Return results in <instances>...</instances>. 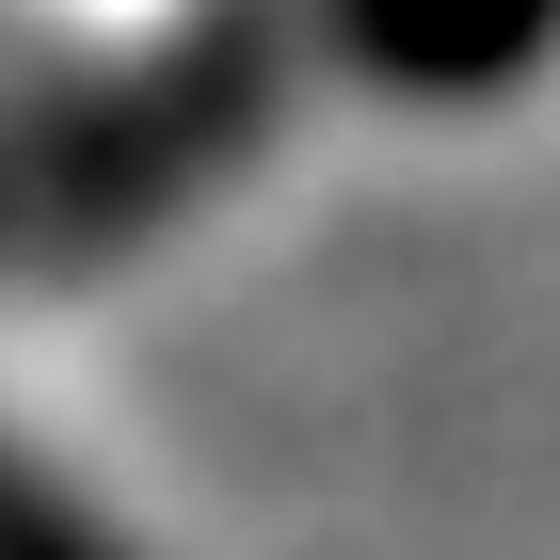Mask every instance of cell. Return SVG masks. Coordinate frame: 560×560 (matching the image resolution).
<instances>
[{"label": "cell", "mask_w": 560, "mask_h": 560, "mask_svg": "<svg viewBox=\"0 0 560 560\" xmlns=\"http://www.w3.org/2000/svg\"><path fill=\"white\" fill-rule=\"evenodd\" d=\"M272 96H289V33L257 0L192 16L176 48H144L81 96H16L0 113V272H65V257H113L144 224H176L272 129Z\"/></svg>", "instance_id": "cell-1"}, {"label": "cell", "mask_w": 560, "mask_h": 560, "mask_svg": "<svg viewBox=\"0 0 560 560\" xmlns=\"http://www.w3.org/2000/svg\"><path fill=\"white\" fill-rule=\"evenodd\" d=\"M320 48L369 96H497L560 48V0H320Z\"/></svg>", "instance_id": "cell-2"}, {"label": "cell", "mask_w": 560, "mask_h": 560, "mask_svg": "<svg viewBox=\"0 0 560 560\" xmlns=\"http://www.w3.org/2000/svg\"><path fill=\"white\" fill-rule=\"evenodd\" d=\"M0 560H129V528L81 480H48L33 448H0Z\"/></svg>", "instance_id": "cell-3"}]
</instances>
